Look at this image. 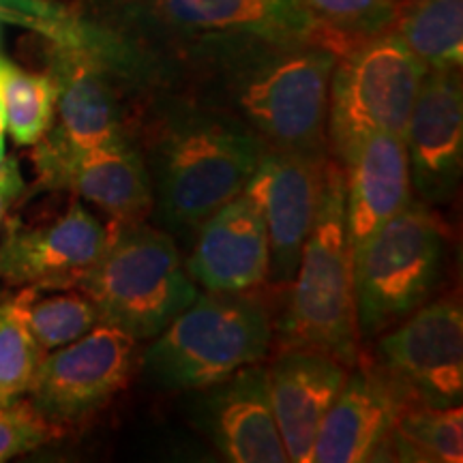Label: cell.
<instances>
[{"label": "cell", "instance_id": "15", "mask_svg": "<svg viewBox=\"0 0 463 463\" xmlns=\"http://www.w3.org/2000/svg\"><path fill=\"white\" fill-rule=\"evenodd\" d=\"M405 405L402 392L384 378L373 361L358 356L320 431L311 463H363L391 459L395 420Z\"/></svg>", "mask_w": 463, "mask_h": 463}, {"label": "cell", "instance_id": "6", "mask_svg": "<svg viewBox=\"0 0 463 463\" xmlns=\"http://www.w3.org/2000/svg\"><path fill=\"white\" fill-rule=\"evenodd\" d=\"M449 228L430 204L414 200L352 253L356 326L378 339L433 297L447 260Z\"/></svg>", "mask_w": 463, "mask_h": 463}, {"label": "cell", "instance_id": "12", "mask_svg": "<svg viewBox=\"0 0 463 463\" xmlns=\"http://www.w3.org/2000/svg\"><path fill=\"white\" fill-rule=\"evenodd\" d=\"M0 230V279L11 288H73L108 242L106 225L78 200H71L62 215L42 223L7 215Z\"/></svg>", "mask_w": 463, "mask_h": 463}, {"label": "cell", "instance_id": "23", "mask_svg": "<svg viewBox=\"0 0 463 463\" xmlns=\"http://www.w3.org/2000/svg\"><path fill=\"white\" fill-rule=\"evenodd\" d=\"M56 90L48 73H33L3 56L0 61V108L7 133L17 146H33L54 120Z\"/></svg>", "mask_w": 463, "mask_h": 463}, {"label": "cell", "instance_id": "5", "mask_svg": "<svg viewBox=\"0 0 463 463\" xmlns=\"http://www.w3.org/2000/svg\"><path fill=\"white\" fill-rule=\"evenodd\" d=\"M73 288L92 300L103 324L137 344L157 337L200 294L174 236L146 222L108 225L106 249Z\"/></svg>", "mask_w": 463, "mask_h": 463}, {"label": "cell", "instance_id": "10", "mask_svg": "<svg viewBox=\"0 0 463 463\" xmlns=\"http://www.w3.org/2000/svg\"><path fill=\"white\" fill-rule=\"evenodd\" d=\"M137 364V341L99 322L71 344L45 352L28 395L45 419L67 431L123 392Z\"/></svg>", "mask_w": 463, "mask_h": 463}, {"label": "cell", "instance_id": "27", "mask_svg": "<svg viewBox=\"0 0 463 463\" xmlns=\"http://www.w3.org/2000/svg\"><path fill=\"white\" fill-rule=\"evenodd\" d=\"M0 20L33 26L45 37L61 33L69 24L65 15L48 7L42 0H0Z\"/></svg>", "mask_w": 463, "mask_h": 463}, {"label": "cell", "instance_id": "28", "mask_svg": "<svg viewBox=\"0 0 463 463\" xmlns=\"http://www.w3.org/2000/svg\"><path fill=\"white\" fill-rule=\"evenodd\" d=\"M24 194V178H22L20 164L15 157H5L0 165V228L5 217L9 215V208L14 202Z\"/></svg>", "mask_w": 463, "mask_h": 463}, {"label": "cell", "instance_id": "7", "mask_svg": "<svg viewBox=\"0 0 463 463\" xmlns=\"http://www.w3.org/2000/svg\"><path fill=\"white\" fill-rule=\"evenodd\" d=\"M129 31L184 56L236 43H316L341 56L354 43L324 28L303 0H131Z\"/></svg>", "mask_w": 463, "mask_h": 463}, {"label": "cell", "instance_id": "14", "mask_svg": "<svg viewBox=\"0 0 463 463\" xmlns=\"http://www.w3.org/2000/svg\"><path fill=\"white\" fill-rule=\"evenodd\" d=\"M410 183L420 202L447 204L463 170V90L459 69L427 71L403 133Z\"/></svg>", "mask_w": 463, "mask_h": 463}, {"label": "cell", "instance_id": "30", "mask_svg": "<svg viewBox=\"0 0 463 463\" xmlns=\"http://www.w3.org/2000/svg\"><path fill=\"white\" fill-rule=\"evenodd\" d=\"M0 61H3V54H0Z\"/></svg>", "mask_w": 463, "mask_h": 463}, {"label": "cell", "instance_id": "17", "mask_svg": "<svg viewBox=\"0 0 463 463\" xmlns=\"http://www.w3.org/2000/svg\"><path fill=\"white\" fill-rule=\"evenodd\" d=\"M200 422L215 447L234 463H288L277 430L266 364L253 363L208 386Z\"/></svg>", "mask_w": 463, "mask_h": 463}, {"label": "cell", "instance_id": "3", "mask_svg": "<svg viewBox=\"0 0 463 463\" xmlns=\"http://www.w3.org/2000/svg\"><path fill=\"white\" fill-rule=\"evenodd\" d=\"M288 286V298L279 317H275L277 350L322 352L354 369L361 356V337L345 230L344 170L331 157L320 211Z\"/></svg>", "mask_w": 463, "mask_h": 463}, {"label": "cell", "instance_id": "22", "mask_svg": "<svg viewBox=\"0 0 463 463\" xmlns=\"http://www.w3.org/2000/svg\"><path fill=\"white\" fill-rule=\"evenodd\" d=\"M48 292L52 294L33 286L17 292L28 331L45 352L71 344L101 322L92 300L80 289L62 288Z\"/></svg>", "mask_w": 463, "mask_h": 463}, {"label": "cell", "instance_id": "19", "mask_svg": "<svg viewBox=\"0 0 463 463\" xmlns=\"http://www.w3.org/2000/svg\"><path fill=\"white\" fill-rule=\"evenodd\" d=\"M345 187V230L354 253L380 225L412 202L405 142L397 133H375L341 165Z\"/></svg>", "mask_w": 463, "mask_h": 463}, {"label": "cell", "instance_id": "13", "mask_svg": "<svg viewBox=\"0 0 463 463\" xmlns=\"http://www.w3.org/2000/svg\"><path fill=\"white\" fill-rule=\"evenodd\" d=\"M328 155L264 150L245 191L269 232V283L288 286L314 228L326 183Z\"/></svg>", "mask_w": 463, "mask_h": 463}, {"label": "cell", "instance_id": "9", "mask_svg": "<svg viewBox=\"0 0 463 463\" xmlns=\"http://www.w3.org/2000/svg\"><path fill=\"white\" fill-rule=\"evenodd\" d=\"M373 364L405 402L459 405L463 397V311L450 294L427 300L380 335Z\"/></svg>", "mask_w": 463, "mask_h": 463}, {"label": "cell", "instance_id": "8", "mask_svg": "<svg viewBox=\"0 0 463 463\" xmlns=\"http://www.w3.org/2000/svg\"><path fill=\"white\" fill-rule=\"evenodd\" d=\"M425 73L392 31L350 45L335 62L328 84V157L344 165L375 133L403 137Z\"/></svg>", "mask_w": 463, "mask_h": 463}, {"label": "cell", "instance_id": "26", "mask_svg": "<svg viewBox=\"0 0 463 463\" xmlns=\"http://www.w3.org/2000/svg\"><path fill=\"white\" fill-rule=\"evenodd\" d=\"M65 433L62 427L45 419L31 399H17L0 408V463L45 447Z\"/></svg>", "mask_w": 463, "mask_h": 463}, {"label": "cell", "instance_id": "16", "mask_svg": "<svg viewBox=\"0 0 463 463\" xmlns=\"http://www.w3.org/2000/svg\"><path fill=\"white\" fill-rule=\"evenodd\" d=\"M184 269L206 292H251L269 283V232L247 191L195 228Z\"/></svg>", "mask_w": 463, "mask_h": 463}, {"label": "cell", "instance_id": "20", "mask_svg": "<svg viewBox=\"0 0 463 463\" xmlns=\"http://www.w3.org/2000/svg\"><path fill=\"white\" fill-rule=\"evenodd\" d=\"M391 31L425 71L461 69L463 0H408Z\"/></svg>", "mask_w": 463, "mask_h": 463}, {"label": "cell", "instance_id": "21", "mask_svg": "<svg viewBox=\"0 0 463 463\" xmlns=\"http://www.w3.org/2000/svg\"><path fill=\"white\" fill-rule=\"evenodd\" d=\"M391 459L463 461V410L459 405H405L395 420Z\"/></svg>", "mask_w": 463, "mask_h": 463}, {"label": "cell", "instance_id": "24", "mask_svg": "<svg viewBox=\"0 0 463 463\" xmlns=\"http://www.w3.org/2000/svg\"><path fill=\"white\" fill-rule=\"evenodd\" d=\"M43 356L45 350L28 331L17 294L0 298V408L28 395Z\"/></svg>", "mask_w": 463, "mask_h": 463}, {"label": "cell", "instance_id": "2", "mask_svg": "<svg viewBox=\"0 0 463 463\" xmlns=\"http://www.w3.org/2000/svg\"><path fill=\"white\" fill-rule=\"evenodd\" d=\"M133 142L146 165L155 217L183 234L242 194L264 155L245 127L184 90H155Z\"/></svg>", "mask_w": 463, "mask_h": 463}, {"label": "cell", "instance_id": "18", "mask_svg": "<svg viewBox=\"0 0 463 463\" xmlns=\"http://www.w3.org/2000/svg\"><path fill=\"white\" fill-rule=\"evenodd\" d=\"M266 373L288 459L311 463L324 416L344 389L350 369L322 352L277 350L273 361L266 364Z\"/></svg>", "mask_w": 463, "mask_h": 463}, {"label": "cell", "instance_id": "11", "mask_svg": "<svg viewBox=\"0 0 463 463\" xmlns=\"http://www.w3.org/2000/svg\"><path fill=\"white\" fill-rule=\"evenodd\" d=\"M33 164L43 191H67L101 208L109 225L146 222L153 215V191L136 142L80 148L48 129L33 144Z\"/></svg>", "mask_w": 463, "mask_h": 463}, {"label": "cell", "instance_id": "4", "mask_svg": "<svg viewBox=\"0 0 463 463\" xmlns=\"http://www.w3.org/2000/svg\"><path fill=\"white\" fill-rule=\"evenodd\" d=\"M275 339V316L251 292H200L140 356L144 375L165 391H204L262 363Z\"/></svg>", "mask_w": 463, "mask_h": 463}, {"label": "cell", "instance_id": "1", "mask_svg": "<svg viewBox=\"0 0 463 463\" xmlns=\"http://www.w3.org/2000/svg\"><path fill=\"white\" fill-rule=\"evenodd\" d=\"M339 54L316 43H236L178 56L181 90L219 109L264 150L328 155V84Z\"/></svg>", "mask_w": 463, "mask_h": 463}, {"label": "cell", "instance_id": "29", "mask_svg": "<svg viewBox=\"0 0 463 463\" xmlns=\"http://www.w3.org/2000/svg\"><path fill=\"white\" fill-rule=\"evenodd\" d=\"M5 146H7V123H5L3 108H0V165H3L5 157H7V153H5Z\"/></svg>", "mask_w": 463, "mask_h": 463}, {"label": "cell", "instance_id": "25", "mask_svg": "<svg viewBox=\"0 0 463 463\" xmlns=\"http://www.w3.org/2000/svg\"><path fill=\"white\" fill-rule=\"evenodd\" d=\"M311 15L347 43L391 31L408 0H303Z\"/></svg>", "mask_w": 463, "mask_h": 463}]
</instances>
